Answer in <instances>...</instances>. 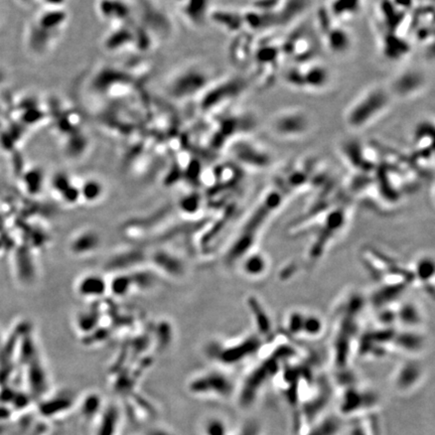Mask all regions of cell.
Listing matches in <instances>:
<instances>
[{"label":"cell","mask_w":435,"mask_h":435,"mask_svg":"<svg viewBox=\"0 0 435 435\" xmlns=\"http://www.w3.org/2000/svg\"><path fill=\"white\" fill-rule=\"evenodd\" d=\"M390 97L389 92L382 87H373L365 91L346 110L345 123L355 130L369 126L387 111Z\"/></svg>","instance_id":"1"},{"label":"cell","mask_w":435,"mask_h":435,"mask_svg":"<svg viewBox=\"0 0 435 435\" xmlns=\"http://www.w3.org/2000/svg\"><path fill=\"white\" fill-rule=\"evenodd\" d=\"M285 80L294 88L315 92L326 88L330 82V74L327 68L321 64L306 63L289 69Z\"/></svg>","instance_id":"2"},{"label":"cell","mask_w":435,"mask_h":435,"mask_svg":"<svg viewBox=\"0 0 435 435\" xmlns=\"http://www.w3.org/2000/svg\"><path fill=\"white\" fill-rule=\"evenodd\" d=\"M271 128L275 134L284 138H298L308 132L310 121L305 112L299 109H288L274 116Z\"/></svg>","instance_id":"3"},{"label":"cell","mask_w":435,"mask_h":435,"mask_svg":"<svg viewBox=\"0 0 435 435\" xmlns=\"http://www.w3.org/2000/svg\"><path fill=\"white\" fill-rule=\"evenodd\" d=\"M379 403V398L372 391L351 387L345 389L341 400V412L345 416L361 414L374 410Z\"/></svg>","instance_id":"4"},{"label":"cell","mask_w":435,"mask_h":435,"mask_svg":"<svg viewBox=\"0 0 435 435\" xmlns=\"http://www.w3.org/2000/svg\"><path fill=\"white\" fill-rule=\"evenodd\" d=\"M426 84L424 76L416 69H406L392 83V93L399 98H411L420 93Z\"/></svg>","instance_id":"5"},{"label":"cell","mask_w":435,"mask_h":435,"mask_svg":"<svg viewBox=\"0 0 435 435\" xmlns=\"http://www.w3.org/2000/svg\"><path fill=\"white\" fill-rule=\"evenodd\" d=\"M422 368L416 363H406L400 366L394 375L393 385L400 393H408L420 384L423 376Z\"/></svg>","instance_id":"6"},{"label":"cell","mask_w":435,"mask_h":435,"mask_svg":"<svg viewBox=\"0 0 435 435\" xmlns=\"http://www.w3.org/2000/svg\"><path fill=\"white\" fill-rule=\"evenodd\" d=\"M324 45L334 54L342 55L350 49L352 40L349 32L344 28L339 25L330 24V26L327 25L324 28Z\"/></svg>","instance_id":"7"},{"label":"cell","mask_w":435,"mask_h":435,"mask_svg":"<svg viewBox=\"0 0 435 435\" xmlns=\"http://www.w3.org/2000/svg\"><path fill=\"white\" fill-rule=\"evenodd\" d=\"M238 160L252 166H265L269 162V155L267 152L258 146L253 141H242L241 145H236L235 148Z\"/></svg>","instance_id":"8"},{"label":"cell","mask_w":435,"mask_h":435,"mask_svg":"<svg viewBox=\"0 0 435 435\" xmlns=\"http://www.w3.org/2000/svg\"><path fill=\"white\" fill-rule=\"evenodd\" d=\"M343 430L341 417L324 416L321 421L310 424L301 435H340Z\"/></svg>","instance_id":"9"},{"label":"cell","mask_w":435,"mask_h":435,"mask_svg":"<svg viewBox=\"0 0 435 435\" xmlns=\"http://www.w3.org/2000/svg\"><path fill=\"white\" fill-rule=\"evenodd\" d=\"M363 0H329V11L334 19L347 20L362 8Z\"/></svg>","instance_id":"10"},{"label":"cell","mask_w":435,"mask_h":435,"mask_svg":"<svg viewBox=\"0 0 435 435\" xmlns=\"http://www.w3.org/2000/svg\"><path fill=\"white\" fill-rule=\"evenodd\" d=\"M266 260L260 254H253L248 257L244 262V271L249 276H259L266 269Z\"/></svg>","instance_id":"11"},{"label":"cell","mask_w":435,"mask_h":435,"mask_svg":"<svg viewBox=\"0 0 435 435\" xmlns=\"http://www.w3.org/2000/svg\"><path fill=\"white\" fill-rule=\"evenodd\" d=\"M105 289V283L100 277H87L80 283L79 290L86 295H100Z\"/></svg>","instance_id":"12"},{"label":"cell","mask_w":435,"mask_h":435,"mask_svg":"<svg viewBox=\"0 0 435 435\" xmlns=\"http://www.w3.org/2000/svg\"><path fill=\"white\" fill-rule=\"evenodd\" d=\"M420 313L413 304L407 303L402 305L396 313L397 319L407 325H414L420 321Z\"/></svg>","instance_id":"13"},{"label":"cell","mask_w":435,"mask_h":435,"mask_svg":"<svg viewBox=\"0 0 435 435\" xmlns=\"http://www.w3.org/2000/svg\"><path fill=\"white\" fill-rule=\"evenodd\" d=\"M322 332V321L316 316H304L301 334L308 337H317Z\"/></svg>","instance_id":"14"},{"label":"cell","mask_w":435,"mask_h":435,"mask_svg":"<svg viewBox=\"0 0 435 435\" xmlns=\"http://www.w3.org/2000/svg\"><path fill=\"white\" fill-rule=\"evenodd\" d=\"M433 262L431 260H429L428 258H424L418 261L417 263V276L419 277V279L424 282V281H428L430 278H432L433 276Z\"/></svg>","instance_id":"15"},{"label":"cell","mask_w":435,"mask_h":435,"mask_svg":"<svg viewBox=\"0 0 435 435\" xmlns=\"http://www.w3.org/2000/svg\"><path fill=\"white\" fill-rule=\"evenodd\" d=\"M262 433L263 431L261 425L257 421L251 420L241 426L235 435H262Z\"/></svg>","instance_id":"16"},{"label":"cell","mask_w":435,"mask_h":435,"mask_svg":"<svg viewBox=\"0 0 435 435\" xmlns=\"http://www.w3.org/2000/svg\"><path fill=\"white\" fill-rule=\"evenodd\" d=\"M226 425L220 420L208 421L206 424V435H227Z\"/></svg>","instance_id":"17"},{"label":"cell","mask_w":435,"mask_h":435,"mask_svg":"<svg viewBox=\"0 0 435 435\" xmlns=\"http://www.w3.org/2000/svg\"><path fill=\"white\" fill-rule=\"evenodd\" d=\"M84 193V195L88 199H95L100 194V186L98 183H88L86 184Z\"/></svg>","instance_id":"18"}]
</instances>
